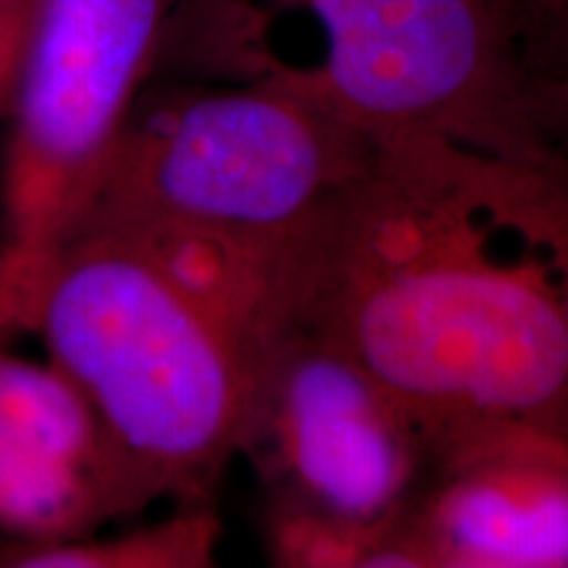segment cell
I'll list each match as a JSON object with an SVG mask.
<instances>
[{
  "instance_id": "cell-1",
  "label": "cell",
  "mask_w": 568,
  "mask_h": 568,
  "mask_svg": "<svg viewBox=\"0 0 568 568\" xmlns=\"http://www.w3.org/2000/svg\"><path fill=\"white\" fill-rule=\"evenodd\" d=\"M550 169L379 140L282 253L284 322L351 355L426 439L497 422L568 435V326L539 245Z\"/></svg>"
},
{
  "instance_id": "cell-2",
  "label": "cell",
  "mask_w": 568,
  "mask_h": 568,
  "mask_svg": "<svg viewBox=\"0 0 568 568\" xmlns=\"http://www.w3.org/2000/svg\"><path fill=\"white\" fill-rule=\"evenodd\" d=\"M155 80L272 84L376 140L552 166L495 0H180Z\"/></svg>"
},
{
  "instance_id": "cell-3",
  "label": "cell",
  "mask_w": 568,
  "mask_h": 568,
  "mask_svg": "<svg viewBox=\"0 0 568 568\" xmlns=\"http://www.w3.org/2000/svg\"><path fill=\"white\" fill-rule=\"evenodd\" d=\"M27 335L155 506L213 503L243 453L261 355L151 247L119 226L80 224L48 266Z\"/></svg>"
},
{
  "instance_id": "cell-4",
  "label": "cell",
  "mask_w": 568,
  "mask_h": 568,
  "mask_svg": "<svg viewBox=\"0 0 568 568\" xmlns=\"http://www.w3.org/2000/svg\"><path fill=\"white\" fill-rule=\"evenodd\" d=\"M376 148L372 134L272 84L153 80L84 222L282 261Z\"/></svg>"
},
{
  "instance_id": "cell-5",
  "label": "cell",
  "mask_w": 568,
  "mask_h": 568,
  "mask_svg": "<svg viewBox=\"0 0 568 568\" xmlns=\"http://www.w3.org/2000/svg\"><path fill=\"white\" fill-rule=\"evenodd\" d=\"M180 0H32L0 161V329L27 335L48 266L84 222Z\"/></svg>"
},
{
  "instance_id": "cell-6",
  "label": "cell",
  "mask_w": 568,
  "mask_h": 568,
  "mask_svg": "<svg viewBox=\"0 0 568 568\" xmlns=\"http://www.w3.org/2000/svg\"><path fill=\"white\" fill-rule=\"evenodd\" d=\"M240 458L264 489L268 568H353L406 524L429 439L351 355L287 322L261 351Z\"/></svg>"
},
{
  "instance_id": "cell-7",
  "label": "cell",
  "mask_w": 568,
  "mask_h": 568,
  "mask_svg": "<svg viewBox=\"0 0 568 568\" xmlns=\"http://www.w3.org/2000/svg\"><path fill=\"white\" fill-rule=\"evenodd\" d=\"M11 339L0 329V539L88 537L155 506L69 376Z\"/></svg>"
},
{
  "instance_id": "cell-8",
  "label": "cell",
  "mask_w": 568,
  "mask_h": 568,
  "mask_svg": "<svg viewBox=\"0 0 568 568\" xmlns=\"http://www.w3.org/2000/svg\"><path fill=\"white\" fill-rule=\"evenodd\" d=\"M406 524L437 556L568 568V435L497 422L432 437Z\"/></svg>"
},
{
  "instance_id": "cell-9",
  "label": "cell",
  "mask_w": 568,
  "mask_h": 568,
  "mask_svg": "<svg viewBox=\"0 0 568 568\" xmlns=\"http://www.w3.org/2000/svg\"><path fill=\"white\" fill-rule=\"evenodd\" d=\"M0 568H230L224 524L213 503L174 506L172 514L116 531L11 542L0 539Z\"/></svg>"
},
{
  "instance_id": "cell-10",
  "label": "cell",
  "mask_w": 568,
  "mask_h": 568,
  "mask_svg": "<svg viewBox=\"0 0 568 568\" xmlns=\"http://www.w3.org/2000/svg\"><path fill=\"white\" fill-rule=\"evenodd\" d=\"M527 82L568 71V0H495Z\"/></svg>"
},
{
  "instance_id": "cell-11",
  "label": "cell",
  "mask_w": 568,
  "mask_h": 568,
  "mask_svg": "<svg viewBox=\"0 0 568 568\" xmlns=\"http://www.w3.org/2000/svg\"><path fill=\"white\" fill-rule=\"evenodd\" d=\"M529 113L542 153L568 174V71L529 84Z\"/></svg>"
},
{
  "instance_id": "cell-12",
  "label": "cell",
  "mask_w": 568,
  "mask_h": 568,
  "mask_svg": "<svg viewBox=\"0 0 568 568\" xmlns=\"http://www.w3.org/2000/svg\"><path fill=\"white\" fill-rule=\"evenodd\" d=\"M539 240H542L545 258H548L552 280H556L560 308H564L566 326H568V174L566 172H552Z\"/></svg>"
},
{
  "instance_id": "cell-13",
  "label": "cell",
  "mask_w": 568,
  "mask_h": 568,
  "mask_svg": "<svg viewBox=\"0 0 568 568\" xmlns=\"http://www.w3.org/2000/svg\"><path fill=\"white\" fill-rule=\"evenodd\" d=\"M353 568H432V552L416 531L403 524L379 545H374Z\"/></svg>"
},
{
  "instance_id": "cell-14",
  "label": "cell",
  "mask_w": 568,
  "mask_h": 568,
  "mask_svg": "<svg viewBox=\"0 0 568 568\" xmlns=\"http://www.w3.org/2000/svg\"><path fill=\"white\" fill-rule=\"evenodd\" d=\"M432 568H524V566H510V564H497V560L464 558V556H437V552H432Z\"/></svg>"
},
{
  "instance_id": "cell-15",
  "label": "cell",
  "mask_w": 568,
  "mask_h": 568,
  "mask_svg": "<svg viewBox=\"0 0 568 568\" xmlns=\"http://www.w3.org/2000/svg\"><path fill=\"white\" fill-rule=\"evenodd\" d=\"M17 3H24V0H0V9H3V6H17Z\"/></svg>"
}]
</instances>
